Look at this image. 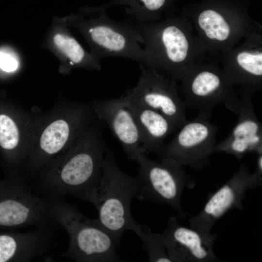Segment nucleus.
I'll use <instances>...</instances> for the list:
<instances>
[{"label": "nucleus", "instance_id": "10", "mask_svg": "<svg viewBox=\"0 0 262 262\" xmlns=\"http://www.w3.org/2000/svg\"><path fill=\"white\" fill-rule=\"evenodd\" d=\"M237 122L229 135L215 144L213 153H226L241 160L249 152L262 153V126L249 96L240 100Z\"/></svg>", "mask_w": 262, "mask_h": 262}, {"label": "nucleus", "instance_id": "17", "mask_svg": "<svg viewBox=\"0 0 262 262\" xmlns=\"http://www.w3.org/2000/svg\"><path fill=\"white\" fill-rule=\"evenodd\" d=\"M132 231L142 241L149 262H171L167 256L161 233H154L147 226L137 223Z\"/></svg>", "mask_w": 262, "mask_h": 262}, {"label": "nucleus", "instance_id": "5", "mask_svg": "<svg viewBox=\"0 0 262 262\" xmlns=\"http://www.w3.org/2000/svg\"><path fill=\"white\" fill-rule=\"evenodd\" d=\"M74 24L88 41L97 61L118 57L143 64V40L135 25L114 20L105 12L90 20L76 18Z\"/></svg>", "mask_w": 262, "mask_h": 262}, {"label": "nucleus", "instance_id": "7", "mask_svg": "<svg viewBox=\"0 0 262 262\" xmlns=\"http://www.w3.org/2000/svg\"><path fill=\"white\" fill-rule=\"evenodd\" d=\"M262 176L244 164L209 198L201 211L189 220L190 227L211 232L216 222L231 210H241L247 192L261 187Z\"/></svg>", "mask_w": 262, "mask_h": 262}, {"label": "nucleus", "instance_id": "8", "mask_svg": "<svg viewBox=\"0 0 262 262\" xmlns=\"http://www.w3.org/2000/svg\"><path fill=\"white\" fill-rule=\"evenodd\" d=\"M141 73L136 85L126 93L130 98L167 117L180 128L187 120L185 105L174 87L148 66L140 64Z\"/></svg>", "mask_w": 262, "mask_h": 262}, {"label": "nucleus", "instance_id": "22", "mask_svg": "<svg viewBox=\"0 0 262 262\" xmlns=\"http://www.w3.org/2000/svg\"><path fill=\"white\" fill-rule=\"evenodd\" d=\"M17 58L13 54L5 51H0V68L9 72L15 71L18 66Z\"/></svg>", "mask_w": 262, "mask_h": 262}, {"label": "nucleus", "instance_id": "16", "mask_svg": "<svg viewBox=\"0 0 262 262\" xmlns=\"http://www.w3.org/2000/svg\"><path fill=\"white\" fill-rule=\"evenodd\" d=\"M53 42L70 64L99 70L98 61L87 53L79 42L67 33H58L53 37Z\"/></svg>", "mask_w": 262, "mask_h": 262}, {"label": "nucleus", "instance_id": "1", "mask_svg": "<svg viewBox=\"0 0 262 262\" xmlns=\"http://www.w3.org/2000/svg\"><path fill=\"white\" fill-rule=\"evenodd\" d=\"M139 192L137 177L122 171L113 152L107 148L102 164L101 179L87 201L97 208L98 219L118 245L123 232L132 230L136 222L130 209L131 201Z\"/></svg>", "mask_w": 262, "mask_h": 262}, {"label": "nucleus", "instance_id": "18", "mask_svg": "<svg viewBox=\"0 0 262 262\" xmlns=\"http://www.w3.org/2000/svg\"><path fill=\"white\" fill-rule=\"evenodd\" d=\"M69 133L70 128L66 121H55L46 128L41 136V149L49 155L57 153L66 144Z\"/></svg>", "mask_w": 262, "mask_h": 262}, {"label": "nucleus", "instance_id": "14", "mask_svg": "<svg viewBox=\"0 0 262 262\" xmlns=\"http://www.w3.org/2000/svg\"><path fill=\"white\" fill-rule=\"evenodd\" d=\"M135 26L138 30L158 37L157 40L148 36H141L142 40L149 39L161 42L165 57L170 63H179L185 59L188 43L184 33L176 26L170 24L163 27L160 32H157L159 36L147 29L142 23H136Z\"/></svg>", "mask_w": 262, "mask_h": 262}, {"label": "nucleus", "instance_id": "23", "mask_svg": "<svg viewBox=\"0 0 262 262\" xmlns=\"http://www.w3.org/2000/svg\"><path fill=\"white\" fill-rule=\"evenodd\" d=\"M257 168L256 173L262 176V153L257 154Z\"/></svg>", "mask_w": 262, "mask_h": 262}, {"label": "nucleus", "instance_id": "4", "mask_svg": "<svg viewBox=\"0 0 262 262\" xmlns=\"http://www.w3.org/2000/svg\"><path fill=\"white\" fill-rule=\"evenodd\" d=\"M135 161L138 165L139 192L137 196L171 207L180 218L188 213L181 204L182 192L187 186L193 185L183 166L174 160L162 157L160 162L152 161L145 153Z\"/></svg>", "mask_w": 262, "mask_h": 262}, {"label": "nucleus", "instance_id": "21", "mask_svg": "<svg viewBox=\"0 0 262 262\" xmlns=\"http://www.w3.org/2000/svg\"><path fill=\"white\" fill-rule=\"evenodd\" d=\"M237 61L241 67L249 74L255 76L262 75V53L251 54L247 52L239 53Z\"/></svg>", "mask_w": 262, "mask_h": 262}, {"label": "nucleus", "instance_id": "20", "mask_svg": "<svg viewBox=\"0 0 262 262\" xmlns=\"http://www.w3.org/2000/svg\"><path fill=\"white\" fill-rule=\"evenodd\" d=\"M19 139L18 130L14 121L6 115H0V146L12 149L17 145Z\"/></svg>", "mask_w": 262, "mask_h": 262}, {"label": "nucleus", "instance_id": "6", "mask_svg": "<svg viewBox=\"0 0 262 262\" xmlns=\"http://www.w3.org/2000/svg\"><path fill=\"white\" fill-rule=\"evenodd\" d=\"M218 127L208 119L197 115L187 120L160 155L172 159L184 166L198 170L208 164L213 153Z\"/></svg>", "mask_w": 262, "mask_h": 262}, {"label": "nucleus", "instance_id": "13", "mask_svg": "<svg viewBox=\"0 0 262 262\" xmlns=\"http://www.w3.org/2000/svg\"><path fill=\"white\" fill-rule=\"evenodd\" d=\"M125 95L137 123L143 148L160 156L164 140L177 128L162 114L132 100L126 93Z\"/></svg>", "mask_w": 262, "mask_h": 262}, {"label": "nucleus", "instance_id": "12", "mask_svg": "<svg viewBox=\"0 0 262 262\" xmlns=\"http://www.w3.org/2000/svg\"><path fill=\"white\" fill-rule=\"evenodd\" d=\"M186 95L185 106L197 111V115L209 119L216 106L223 104L235 113L238 108L240 99L229 92L222 89L220 77L213 72H199L190 83Z\"/></svg>", "mask_w": 262, "mask_h": 262}, {"label": "nucleus", "instance_id": "3", "mask_svg": "<svg viewBox=\"0 0 262 262\" xmlns=\"http://www.w3.org/2000/svg\"><path fill=\"white\" fill-rule=\"evenodd\" d=\"M106 149L97 133L91 144L72 154L59 172L45 178L39 187L50 196L72 195L87 201L100 182Z\"/></svg>", "mask_w": 262, "mask_h": 262}, {"label": "nucleus", "instance_id": "15", "mask_svg": "<svg viewBox=\"0 0 262 262\" xmlns=\"http://www.w3.org/2000/svg\"><path fill=\"white\" fill-rule=\"evenodd\" d=\"M169 0H112L101 6L96 7L93 11L105 12L113 6L123 5L126 13L136 21V23L147 22L151 19L158 11L162 9Z\"/></svg>", "mask_w": 262, "mask_h": 262}, {"label": "nucleus", "instance_id": "2", "mask_svg": "<svg viewBox=\"0 0 262 262\" xmlns=\"http://www.w3.org/2000/svg\"><path fill=\"white\" fill-rule=\"evenodd\" d=\"M47 199L52 221L62 226L69 236L68 247L60 256L80 262L119 261L117 245L98 219L88 218L59 196Z\"/></svg>", "mask_w": 262, "mask_h": 262}, {"label": "nucleus", "instance_id": "19", "mask_svg": "<svg viewBox=\"0 0 262 262\" xmlns=\"http://www.w3.org/2000/svg\"><path fill=\"white\" fill-rule=\"evenodd\" d=\"M199 25L211 39L220 41L226 39L229 33V27L223 16L213 10L203 11L199 16Z\"/></svg>", "mask_w": 262, "mask_h": 262}, {"label": "nucleus", "instance_id": "9", "mask_svg": "<svg viewBox=\"0 0 262 262\" xmlns=\"http://www.w3.org/2000/svg\"><path fill=\"white\" fill-rule=\"evenodd\" d=\"M168 258L174 262H221L213 251L217 234L201 231L180 225L170 216L161 233Z\"/></svg>", "mask_w": 262, "mask_h": 262}, {"label": "nucleus", "instance_id": "11", "mask_svg": "<svg viewBox=\"0 0 262 262\" xmlns=\"http://www.w3.org/2000/svg\"><path fill=\"white\" fill-rule=\"evenodd\" d=\"M95 110L120 141L128 158L135 161L145 153L138 128L125 94L120 98L98 101Z\"/></svg>", "mask_w": 262, "mask_h": 262}]
</instances>
